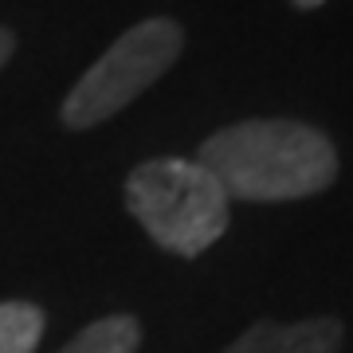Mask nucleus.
<instances>
[{
	"label": "nucleus",
	"mask_w": 353,
	"mask_h": 353,
	"mask_svg": "<svg viewBox=\"0 0 353 353\" xmlns=\"http://www.w3.org/2000/svg\"><path fill=\"white\" fill-rule=\"evenodd\" d=\"M196 161L220 181L228 201H303L338 176V150L322 130L290 118H248L201 145Z\"/></svg>",
	"instance_id": "f257e3e1"
},
{
	"label": "nucleus",
	"mask_w": 353,
	"mask_h": 353,
	"mask_svg": "<svg viewBox=\"0 0 353 353\" xmlns=\"http://www.w3.org/2000/svg\"><path fill=\"white\" fill-rule=\"evenodd\" d=\"M126 208L157 248L196 259L228 232V192L196 157H153L126 176Z\"/></svg>",
	"instance_id": "f03ea898"
},
{
	"label": "nucleus",
	"mask_w": 353,
	"mask_h": 353,
	"mask_svg": "<svg viewBox=\"0 0 353 353\" xmlns=\"http://www.w3.org/2000/svg\"><path fill=\"white\" fill-rule=\"evenodd\" d=\"M185 48V32L173 20H141L130 32L114 39L102 51V59L90 63V71L79 79L63 102V126L90 130L114 118L130 106L141 90H150L157 79L176 63V55Z\"/></svg>",
	"instance_id": "7ed1b4c3"
},
{
	"label": "nucleus",
	"mask_w": 353,
	"mask_h": 353,
	"mask_svg": "<svg viewBox=\"0 0 353 353\" xmlns=\"http://www.w3.org/2000/svg\"><path fill=\"white\" fill-rule=\"evenodd\" d=\"M341 322L338 318H306L294 326L259 322L232 341L224 353H338Z\"/></svg>",
	"instance_id": "20e7f679"
},
{
	"label": "nucleus",
	"mask_w": 353,
	"mask_h": 353,
	"mask_svg": "<svg viewBox=\"0 0 353 353\" xmlns=\"http://www.w3.org/2000/svg\"><path fill=\"white\" fill-rule=\"evenodd\" d=\"M141 326L130 314H110L99 318L94 326H87L63 353H138Z\"/></svg>",
	"instance_id": "39448f33"
},
{
	"label": "nucleus",
	"mask_w": 353,
	"mask_h": 353,
	"mask_svg": "<svg viewBox=\"0 0 353 353\" xmlns=\"http://www.w3.org/2000/svg\"><path fill=\"white\" fill-rule=\"evenodd\" d=\"M43 310L36 303H0V353H36Z\"/></svg>",
	"instance_id": "423d86ee"
},
{
	"label": "nucleus",
	"mask_w": 353,
	"mask_h": 353,
	"mask_svg": "<svg viewBox=\"0 0 353 353\" xmlns=\"http://www.w3.org/2000/svg\"><path fill=\"white\" fill-rule=\"evenodd\" d=\"M12 48H16V39H12V32L8 28H0V67L12 59Z\"/></svg>",
	"instance_id": "0eeeda50"
},
{
	"label": "nucleus",
	"mask_w": 353,
	"mask_h": 353,
	"mask_svg": "<svg viewBox=\"0 0 353 353\" xmlns=\"http://www.w3.org/2000/svg\"><path fill=\"white\" fill-rule=\"evenodd\" d=\"M326 0H294V8H322Z\"/></svg>",
	"instance_id": "6e6552de"
}]
</instances>
